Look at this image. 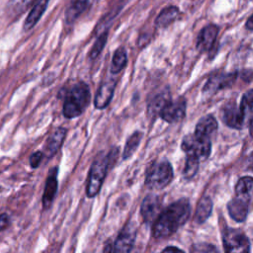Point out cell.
Returning a JSON list of instances; mask_svg holds the SVG:
<instances>
[{
  "instance_id": "1",
  "label": "cell",
  "mask_w": 253,
  "mask_h": 253,
  "mask_svg": "<svg viewBox=\"0 0 253 253\" xmlns=\"http://www.w3.org/2000/svg\"><path fill=\"white\" fill-rule=\"evenodd\" d=\"M190 213V204L186 199L171 204L154 220L153 236L156 238H165L173 234L188 220Z\"/></svg>"
},
{
  "instance_id": "2",
  "label": "cell",
  "mask_w": 253,
  "mask_h": 253,
  "mask_svg": "<svg viewBox=\"0 0 253 253\" xmlns=\"http://www.w3.org/2000/svg\"><path fill=\"white\" fill-rule=\"evenodd\" d=\"M91 94L88 85L82 81L75 83L67 91L62 106V114L66 119L79 117L90 102Z\"/></svg>"
},
{
  "instance_id": "3",
  "label": "cell",
  "mask_w": 253,
  "mask_h": 253,
  "mask_svg": "<svg viewBox=\"0 0 253 253\" xmlns=\"http://www.w3.org/2000/svg\"><path fill=\"white\" fill-rule=\"evenodd\" d=\"M117 151V149H115V151L112 150L109 154L101 152L93 161L86 185V195L88 198H93L99 193L105 180L108 167L111 165L112 160H114V154Z\"/></svg>"
},
{
  "instance_id": "4",
  "label": "cell",
  "mask_w": 253,
  "mask_h": 253,
  "mask_svg": "<svg viewBox=\"0 0 253 253\" xmlns=\"http://www.w3.org/2000/svg\"><path fill=\"white\" fill-rule=\"evenodd\" d=\"M173 179V169L167 160L153 162L146 170L145 185L154 190L166 187Z\"/></svg>"
},
{
  "instance_id": "5",
  "label": "cell",
  "mask_w": 253,
  "mask_h": 253,
  "mask_svg": "<svg viewBox=\"0 0 253 253\" xmlns=\"http://www.w3.org/2000/svg\"><path fill=\"white\" fill-rule=\"evenodd\" d=\"M182 149L187 154V157H193L199 161L206 160L211 149V139L199 136L197 134H190L183 138Z\"/></svg>"
},
{
  "instance_id": "6",
  "label": "cell",
  "mask_w": 253,
  "mask_h": 253,
  "mask_svg": "<svg viewBox=\"0 0 253 253\" xmlns=\"http://www.w3.org/2000/svg\"><path fill=\"white\" fill-rule=\"evenodd\" d=\"M223 246L226 252H248L249 240L239 229L227 228L223 233Z\"/></svg>"
},
{
  "instance_id": "7",
  "label": "cell",
  "mask_w": 253,
  "mask_h": 253,
  "mask_svg": "<svg viewBox=\"0 0 253 253\" xmlns=\"http://www.w3.org/2000/svg\"><path fill=\"white\" fill-rule=\"evenodd\" d=\"M186 112V103L183 99L168 100L159 112V116L168 123H176L182 120Z\"/></svg>"
},
{
  "instance_id": "8",
  "label": "cell",
  "mask_w": 253,
  "mask_h": 253,
  "mask_svg": "<svg viewBox=\"0 0 253 253\" xmlns=\"http://www.w3.org/2000/svg\"><path fill=\"white\" fill-rule=\"evenodd\" d=\"M135 227L131 223H127L118 235L113 247V251L129 252L132 249L135 240Z\"/></svg>"
},
{
  "instance_id": "9",
  "label": "cell",
  "mask_w": 253,
  "mask_h": 253,
  "mask_svg": "<svg viewBox=\"0 0 253 253\" xmlns=\"http://www.w3.org/2000/svg\"><path fill=\"white\" fill-rule=\"evenodd\" d=\"M221 118L226 126L233 128H241L245 121L240 109L234 102L227 103L222 108Z\"/></svg>"
},
{
  "instance_id": "10",
  "label": "cell",
  "mask_w": 253,
  "mask_h": 253,
  "mask_svg": "<svg viewBox=\"0 0 253 253\" xmlns=\"http://www.w3.org/2000/svg\"><path fill=\"white\" fill-rule=\"evenodd\" d=\"M161 210V201L157 196L149 195L145 197L141 204L140 212L143 221L146 223H151L156 219Z\"/></svg>"
},
{
  "instance_id": "11",
  "label": "cell",
  "mask_w": 253,
  "mask_h": 253,
  "mask_svg": "<svg viewBox=\"0 0 253 253\" xmlns=\"http://www.w3.org/2000/svg\"><path fill=\"white\" fill-rule=\"evenodd\" d=\"M235 77H236V74L234 73H228V74L215 73L209 78L207 84L205 85L204 92L212 94V93H215L216 91H219L220 89L226 88L231 85Z\"/></svg>"
},
{
  "instance_id": "12",
  "label": "cell",
  "mask_w": 253,
  "mask_h": 253,
  "mask_svg": "<svg viewBox=\"0 0 253 253\" xmlns=\"http://www.w3.org/2000/svg\"><path fill=\"white\" fill-rule=\"evenodd\" d=\"M115 85H116V81L113 78H109L105 80L100 85L94 99V106L97 109H104L109 105L114 94Z\"/></svg>"
},
{
  "instance_id": "13",
  "label": "cell",
  "mask_w": 253,
  "mask_h": 253,
  "mask_svg": "<svg viewBox=\"0 0 253 253\" xmlns=\"http://www.w3.org/2000/svg\"><path fill=\"white\" fill-rule=\"evenodd\" d=\"M57 171L58 169L56 167H53L50 169L48 177L46 178L43 194H42V207L44 210L48 209L52 202L53 199L56 195L57 191Z\"/></svg>"
},
{
  "instance_id": "14",
  "label": "cell",
  "mask_w": 253,
  "mask_h": 253,
  "mask_svg": "<svg viewBox=\"0 0 253 253\" xmlns=\"http://www.w3.org/2000/svg\"><path fill=\"white\" fill-rule=\"evenodd\" d=\"M218 29L215 25H208L206 26L200 33L197 41V48L201 52H205L210 50L217 37Z\"/></svg>"
},
{
  "instance_id": "15",
  "label": "cell",
  "mask_w": 253,
  "mask_h": 253,
  "mask_svg": "<svg viewBox=\"0 0 253 253\" xmlns=\"http://www.w3.org/2000/svg\"><path fill=\"white\" fill-rule=\"evenodd\" d=\"M66 135V128L62 126L56 127L48 136L44 148V153L47 158H51L61 147Z\"/></svg>"
},
{
  "instance_id": "16",
  "label": "cell",
  "mask_w": 253,
  "mask_h": 253,
  "mask_svg": "<svg viewBox=\"0 0 253 253\" xmlns=\"http://www.w3.org/2000/svg\"><path fill=\"white\" fill-rule=\"evenodd\" d=\"M48 2L49 0H38L34 4L24 23L23 28L25 31H29L36 26V24L39 22V20L42 18L44 11L46 10Z\"/></svg>"
},
{
  "instance_id": "17",
  "label": "cell",
  "mask_w": 253,
  "mask_h": 253,
  "mask_svg": "<svg viewBox=\"0 0 253 253\" xmlns=\"http://www.w3.org/2000/svg\"><path fill=\"white\" fill-rule=\"evenodd\" d=\"M227 210L234 220L239 222L244 221L248 212V201L236 197L228 203Z\"/></svg>"
},
{
  "instance_id": "18",
  "label": "cell",
  "mask_w": 253,
  "mask_h": 253,
  "mask_svg": "<svg viewBox=\"0 0 253 253\" xmlns=\"http://www.w3.org/2000/svg\"><path fill=\"white\" fill-rule=\"evenodd\" d=\"M216 129H217V123L215 119L211 115H208L203 117L198 122L196 126L195 134L211 139V137L215 133Z\"/></svg>"
},
{
  "instance_id": "19",
  "label": "cell",
  "mask_w": 253,
  "mask_h": 253,
  "mask_svg": "<svg viewBox=\"0 0 253 253\" xmlns=\"http://www.w3.org/2000/svg\"><path fill=\"white\" fill-rule=\"evenodd\" d=\"M180 15L179 8L176 6H167L164 9L161 10V12L158 14L155 25L158 28H166L170 24H172Z\"/></svg>"
},
{
  "instance_id": "20",
  "label": "cell",
  "mask_w": 253,
  "mask_h": 253,
  "mask_svg": "<svg viewBox=\"0 0 253 253\" xmlns=\"http://www.w3.org/2000/svg\"><path fill=\"white\" fill-rule=\"evenodd\" d=\"M89 0H71L65 12V20L68 24H72L87 8Z\"/></svg>"
},
{
  "instance_id": "21",
  "label": "cell",
  "mask_w": 253,
  "mask_h": 253,
  "mask_svg": "<svg viewBox=\"0 0 253 253\" xmlns=\"http://www.w3.org/2000/svg\"><path fill=\"white\" fill-rule=\"evenodd\" d=\"M236 197L249 201L253 197V178L249 176L242 177L235 186Z\"/></svg>"
},
{
  "instance_id": "22",
  "label": "cell",
  "mask_w": 253,
  "mask_h": 253,
  "mask_svg": "<svg viewBox=\"0 0 253 253\" xmlns=\"http://www.w3.org/2000/svg\"><path fill=\"white\" fill-rule=\"evenodd\" d=\"M212 210V202L211 198L209 197H204L200 200L197 210H196V215L195 219L198 223H202L206 221V219L211 215Z\"/></svg>"
},
{
  "instance_id": "23",
  "label": "cell",
  "mask_w": 253,
  "mask_h": 253,
  "mask_svg": "<svg viewBox=\"0 0 253 253\" xmlns=\"http://www.w3.org/2000/svg\"><path fill=\"white\" fill-rule=\"evenodd\" d=\"M36 0H9L7 3L8 13L12 16H19L31 7Z\"/></svg>"
},
{
  "instance_id": "24",
  "label": "cell",
  "mask_w": 253,
  "mask_h": 253,
  "mask_svg": "<svg viewBox=\"0 0 253 253\" xmlns=\"http://www.w3.org/2000/svg\"><path fill=\"white\" fill-rule=\"evenodd\" d=\"M127 56L126 51L124 47H119L113 56L112 59V65H111V71L112 73H119L126 64Z\"/></svg>"
},
{
  "instance_id": "25",
  "label": "cell",
  "mask_w": 253,
  "mask_h": 253,
  "mask_svg": "<svg viewBox=\"0 0 253 253\" xmlns=\"http://www.w3.org/2000/svg\"><path fill=\"white\" fill-rule=\"evenodd\" d=\"M239 109L244 117V120L253 118V89L245 92L241 99Z\"/></svg>"
},
{
  "instance_id": "26",
  "label": "cell",
  "mask_w": 253,
  "mask_h": 253,
  "mask_svg": "<svg viewBox=\"0 0 253 253\" xmlns=\"http://www.w3.org/2000/svg\"><path fill=\"white\" fill-rule=\"evenodd\" d=\"M141 137H142V133L136 131L127 139V141L126 143V146H125V149H124V154H123L124 159H126L130 155H132V153L137 148Z\"/></svg>"
},
{
  "instance_id": "27",
  "label": "cell",
  "mask_w": 253,
  "mask_h": 253,
  "mask_svg": "<svg viewBox=\"0 0 253 253\" xmlns=\"http://www.w3.org/2000/svg\"><path fill=\"white\" fill-rule=\"evenodd\" d=\"M107 39H108V32L105 31L104 33H102L96 40L95 43L93 44L91 50H90V53H89V56L91 59H95L100 53L101 51L103 50L105 44H106V42H107Z\"/></svg>"
},
{
  "instance_id": "28",
  "label": "cell",
  "mask_w": 253,
  "mask_h": 253,
  "mask_svg": "<svg viewBox=\"0 0 253 253\" xmlns=\"http://www.w3.org/2000/svg\"><path fill=\"white\" fill-rule=\"evenodd\" d=\"M199 163L200 161L198 159L193 157H187L185 169H184V176L188 179L194 177L199 168Z\"/></svg>"
},
{
  "instance_id": "29",
  "label": "cell",
  "mask_w": 253,
  "mask_h": 253,
  "mask_svg": "<svg viewBox=\"0 0 253 253\" xmlns=\"http://www.w3.org/2000/svg\"><path fill=\"white\" fill-rule=\"evenodd\" d=\"M43 157V153L42 151H36L34 152L30 157V166L32 168H38L42 159Z\"/></svg>"
},
{
  "instance_id": "30",
  "label": "cell",
  "mask_w": 253,
  "mask_h": 253,
  "mask_svg": "<svg viewBox=\"0 0 253 253\" xmlns=\"http://www.w3.org/2000/svg\"><path fill=\"white\" fill-rule=\"evenodd\" d=\"M10 225V217L7 213L0 214V231L4 230Z\"/></svg>"
},
{
  "instance_id": "31",
  "label": "cell",
  "mask_w": 253,
  "mask_h": 253,
  "mask_svg": "<svg viewBox=\"0 0 253 253\" xmlns=\"http://www.w3.org/2000/svg\"><path fill=\"white\" fill-rule=\"evenodd\" d=\"M245 28L249 31H253V14L248 18L245 24Z\"/></svg>"
},
{
  "instance_id": "32",
  "label": "cell",
  "mask_w": 253,
  "mask_h": 253,
  "mask_svg": "<svg viewBox=\"0 0 253 253\" xmlns=\"http://www.w3.org/2000/svg\"><path fill=\"white\" fill-rule=\"evenodd\" d=\"M164 252H172V251H176V252H178V251H182L181 249H179V248H177V247H167V248H165L164 250H163Z\"/></svg>"
},
{
  "instance_id": "33",
  "label": "cell",
  "mask_w": 253,
  "mask_h": 253,
  "mask_svg": "<svg viewBox=\"0 0 253 253\" xmlns=\"http://www.w3.org/2000/svg\"><path fill=\"white\" fill-rule=\"evenodd\" d=\"M250 133L253 136V118L251 119V122H250Z\"/></svg>"
},
{
  "instance_id": "34",
  "label": "cell",
  "mask_w": 253,
  "mask_h": 253,
  "mask_svg": "<svg viewBox=\"0 0 253 253\" xmlns=\"http://www.w3.org/2000/svg\"><path fill=\"white\" fill-rule=\"evenodd\" d=\"M249 162H250V166H251V168H253V152H252V154L250 155Z\"/></svg>"
}]
</instances>
